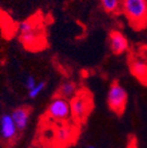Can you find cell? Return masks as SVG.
Wrapping results in <instances>:
<instances>
[{"label":"cell","mask_w":147,"mask_h":148,"mask_svg":"<svg viewBox=\"0 0 147 148\" xmlns=\"http://www.w3.org/2000/svg\"><path fill=\"white\" fill-rule=\"evenodd\" d=\"M130 70L142 84L147 86V62L140 57H134L130 61Z\"/></svg>","instance_id":"cell-7"},{"label":"cell","mask_w":147,"mask_h":148,"mask_svg":"<svg viewBox=\"0 0 147 148\" xmlns=\"http://www.w3.org/2000/svg\"><path fill=\"white\" fill-rule=\"evenodd\" d=\"M18 131H23L27 127L30 119V110L27 107H18L10 113Z\"/></svg>","instance_id":"cell-9"},{"label":"cell","mask_w":147,"mask_h":148,"mask_svg":"<svg viewBox=\"0 0 147 148\" xmlns=\"http://www.w3.org/2000/svg\"><path fill=\"white\" fill-rule=\"evenodd\" d=\"M110 49L114 55H122L129 49V40L118 30H112L108 38Z\"/></svg>","instance_id":"cell-6"},{"label":"cell","mask_w":147,"mask_h":148,"mask_svg":"<svg viewBox=\"0 0 147 148\" xmlns=\"http://www.w3.org/2000/svg\"><path fill=\"white\" fill-rule=\"evenodd\" d=\"M36 78H35L33 75H28L25 79V86L27 88L28 90H30L31 88H33L35 86H36Z\"/></svg>","instance_id":"cell-14"},{"label":"cell","mask_w":147,"mask_h":148,"mask_svg":"<svg viewBox=\"0 0 147 148\" xmlns=\"http://www.w3.org/2000/svg\"><path fill=\"white\" fill-rule=\"evenodd\" d=\"M87 148H96L95 146H92V145H90V146H87Z\"/></svg>","instance_id":"cell-15"},{"label":"cell","mask_w":147,"mask_h":148,"mask_svg":"<svg viewBox=\"0 0 147 148\" xmlns=\"http://www.w3.org/2000/svg\"><path fill=\"white\" fill-rule=\"evenodd\" d=\"M100 3L108 14H116L120 10V0H100Z\"/></svg>","instance_id":"cell-12"},{"label":"cell","mask_w":147,"mask_h":148,"mask_svg":"<svg viewBox=\"0 0 147 148\" xmlns=\"http://www.w3.org/2000/svg\"><path fill=\"white\" fill-rule=\"evenodd\" d=\"M71 116L77 120H83L93 109L92 96L85 90H78L77 95L70 100Z\"/></svg>","instance_id":"cell-4"},{"label":"cell","mask_w":147,"mask_h":148,"mask_svg":"<svg viewBox=\"0 0 147 148\" xmlns=\"http://www.w3.org/2000/svg\"><path fill=\"white\" fill-rule=\"evenodd\" d=\"M128 103V92L120 82L114 81L107 92V105L112 112L122 115Z\"/></svg>","instance_id":"cell-3"},{"label":"cell","mask_w":147,"mask_h":148,"mask_svg":"<svg viewBox=\"0 0 147 148\" xmlns=\"http://www.w3.org/2000/svg\"><path fill=\"white\" fill-rule=\"evenodd\" d=\"M19 30L21 34V41L26 47L30 49H42V42H44V39L41 38V34L43 31L39 23H36L34 20H28L20 24Z\"/></svg>","instance_id":"cell-2"},{"label":"cell","mask_w":147,"mask_h":148,"mask_svg":"<svg viewBox=\"0 0 147 148\" xmlns=\"http://www.w3.org/2000/svg\"><path fill=\"white\" fill-rule=\"evenodd\" d=\"M56 139L58 143L60 144H67L73 140V130L69 125H62L57 129L56 132Z\"/></svg>","instance_id":"cell-11"},{"label":"cell","mask_w":147,"mask_h":148,"mask_svg":"<svg viewBox=\"0 0 147 148\" xmlns=\"http://www.w3.org/2000/svg\"><path fill=\"white\" fill-rule=\"evenodd\" d=\"M120 10L135 29L147 26V0H120Z\"/></svg>","instance_id":"cell-1"},{"label":"cell","mask_w":147,"mask_h":148,"mask_svg":"<svg viewBox=\"0 0 147 148\" xmlns=\"http://www.w3.org/2000/svg\"><path fill=\"white\" fill-rule=\"evenodd\" d=\"M46 114L55 121H66L71 116L70 101L62 97L56 96L52 99L46 109Z\"/></svg>","instance_id":"cell-5"},{"label":"cell","mask_w":147,"mask_h":148,"mask_svg":"<svg viewBox=\"0 0 147 148\" xmlns=\"http://www.w3.org/2000/svg\"><path fill=\"white\" fill-rule=\"evenodd\" d=\"M45 86H46V81H44V80L37 82L36 86H35L34 88H31L30 90H28V96H29V98L35 99L36 97H38L39 94L45 88Z\"/></svg>","instance_id":"cell-13"},{"label":"cell","mask_w":147,"mask_h":148,"mask_svg":"<svg viewBox=\"0 0 147 148\" xmlns=\"http://www.w3.org/2000/svg\"><path fill=\"white\" fill-rule=\"evenodd\" d=\"M78 92L77 84L72 80H65L60 84L58 88V96L66 100H71Z\"/></svg>","instance_id":"cell-10"},{"label":"cell","mask_w":147,"mask_h":148,"mask_svg":"<svg viewBox=\"0 0 147 148\" xmlns=\"http://www.w3.org/2000/svg\"><path fill=\"white\" fill-rule=\"evenodd\" d=\"M18 129L10 114H3L0 117V134L5 140H12L16 136Z\"/></svg>","instance_id":"cell-8"}]
</instances>
